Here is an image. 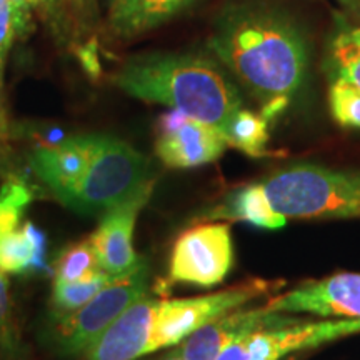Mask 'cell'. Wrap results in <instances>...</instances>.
<instances>
[{
    "label": "cell",
    "instance_id": "cell-32",
    "mask_svg": "<svg viewBox=\"0 0 360 360\" xmlns=\"http://www.w3.org/2000/svg\"><path fill=\"white\" fill-rule=\"evenodd\" d=\"M340 2L344 4V6L352 8V11H359V7H360V0H340Z\"/></svg>",
    "mask_w": 360,
    "mask_h": 360
},
{
    "label": "cell",
    "instance_id": "cell-9",
    "mask_svg": "<svg viewBox=\"0 0 360 360\" xmlns=\"http://www.w3.org/2000/svg\"><path fill=\"white\" fill-rule=\"evenodd\" d=\"M155 180L143 186L132 197L103 214L97 231L90 236L98 267L110 278L132 272L142 257L134 249V231L139 214L146 207L154 191Z\"/></svg>",
    "mask_w": 360,
    "mask_h": 360
},
{
    "label": "cell",
    "instance_id": "cell-5",
    "mask_svg": "<svg viewBox=\"0 0 360 360\" xmlns=\"http://www.w3.org/2000/svg\"><path fill=\"white\" fill-rule=\"evenodd\" d=\"M148 265L143 259L132 272L110 278L77 312L52 321V345L62 355L85 354L90 345L127 310L147 295Z\"/></svg>",
    "mask_w": 360,
    "mask_h": 360
},
{
    "label": "cell",
    "instance_id": "cell-31",
    "mask_svg": "<svg viewBox=\"0 0 360 360\" xmlns=\"http://www.w3.org/2000/svg\"><path fill=\"white\" fill-rule=\"evenodd\" d=\"M160 360H180V355H179V352H177V347H172V350L165 354L164 357H162Z\"/></svg>",
    "mask_w": 360,
    "mask_h": 360
},
{
    "label": "cell",
    "instance_id": "cell-4",
    "mask_svg": "<svg viewBox=\"0 0 360 360\" xmlns=\"http://www.w3.org/2000/svg\"><path fill=\"white\" fill-rule=\"evenodd\" d=\"M152 180L146 155L114 135L97 134L87 169L62 204L82 215H103Z\"/></svg>",
    "mask_w": 360,
    "mask_h": 360
},
{
    "label": "cell",
    "instance_id": "cell-19",
    "mask_svg": "<svg viewBox=\"0 0 360 360\" xmlns=\"http://www.w3.org/2000/svg\"><path fill=\"white\" fill-rule=\"evenodd\" d=\"M110 281L103 270H98L92 277L79 282H57L53 281L52 292V317H65L82 309L92 300L98 290Z\"/></svg>",
    "mask_w": 360,
    "mask_h": 360
},
{
    "label": "cell",
    "instance_id": "cell-16",
    "mask_svg": "<svg viewBox=\"0 0 360 360\" xmlns=\"http://www.w3.org/2000/svg\"><path fill=\"white\" fill-rule=\"evenodd\" d=\"M47 237L32 222H24L15 232L0 237V270L25 274L47 267Z\"/></svg>",
    "mask_w": 360,
    "mask_h": 360
},
{
    "label": "cell",
    "instance_id": "cell-18",
    "mask_svg": "<svg viewBox=\"0 0 360 360\" xmlns=\"http://www.w3.org/2000/svg\"><path fill=\"white\" fill-rule=\"evenodd\" d=\"M224 137L231 147H236L249 157L269 155V120L262 114L238 110L224 130Z\"/></svg>",
    "mask_w": 360,
    "mask_h": 360
},
{
    "label": "cell",
    "instance_id": "cell-8",
    "mask_svg": "<svg viewBox=\"0 0 360 360\" xmlns=\"http://www.w3.org/2000/svg\"><path fill=\"white\" fill-rule=\"evenodd\" d=\"M360 334V319L304 322L262 328L237 337L217 360H282L292 352L319 347L327 342Z\"/></svg>",
    "mask_w": 360,
    "mask_h": 360
},
{
    "label": "cell",
    "instance_id": "cell-15",
    "mask_svg": "<svg viewBox=\"0 0 360 360\" xmlns=\"http://www.w3.org/2000/svg\"><path fill=\"white\" fill-rule=\"evenodd\" d=\"M195 0H112L107 32L114 40H129L172 19Z\"/></svg>",
    "mask_w": 360,
    "mask_h": 360
},
{
    "label": "cell",
    "instance_id": "cell-30",
    "mask_svg": "<svg viewBox=\"0 0 360 360\" xmlns=\"http://www.w3.org/2000/svg\"><path fill=\"white\" fill-rule=\"evenodd\" d=\"M347 37H349L350 42H352L355 47H357L360 51V29L350 30V32H347Z\"/></svg>",
    "mask_w": 360,
    "mask_h": 360
},
{
    "label": "cell",
    "instance_id": "cell-2",
    "mask_svg": "<svg viewBox=\"0 0 360 360\" xmlns=\"http://www.w3.org/2000/svg\"><path fill=\"white\" fill-rule=\"evenodd\" d=\"M112 82L130 97L164 103L220 132L242 105L236 85L224 72L193 53L130 57L114 72Z\"/></svg>",
    "mask_w": 360,
    "mask_h": 360
},
{
    "label": "cell",
    "instance_id": "cell-6",
    "mask_svg": "<svg viewBox=\"0 0 360 360\" xmlns=\"http://www.w3.org/2000/svg\"><path fill=\"white\" fill-rule=\"evenodd\" d=\"M278 287V283L255 281L229 289L187 299H155L150 322L152 352L175 347L188 335L220 315L233 312Z\"/></svg>",
    "mask_w": 360,
    "mask_h": 360
},
{
    "label": "cell",
    "instance_id": "cell-1",
    "mask_svg": "<svg viewBox=\"0 0 360 360\" xmlns=\"http://www.w3.org/2000/svg\"><path fill=\"white\" fill-rule=\"evenodd\" d=\"M209 47L257 101L290 97L304 84L309 52L304 35L283 13L264 6L229 8Z\"/></svg>",
    "mask_w": 360,
    "mask_h": 360
},
{
    "label": "cell",
    "instance_id": "cell-28",
    "mask_svg": "<svg viewBox=\"0 0 360 360\" xmlns=\"http://www.w3.org/2000/svg\"><path fill=\"white\" fill-rule=\"evenodd\" d=\"M80 15H82L84 32L96 25L98 19V0H80Z\"/></svg>",
    "mask_w": 360,
    "mask_h": 360
},
{
    "label": "cell",
    "instance_id": "cell-3",
    "mask_svg": "<svg viewBox=\"0 0 360 360\" xmlns=\"http://www.w3.org/2000/svg\"><path fill=\"white\" fill-rule=\"evenodd\" d=\"M260 184L274 210L285 219L360 217V170L299 164L277 170Z\"/></svg>",
    "mask_w": 360,
    "mask_h": 360
},
{
    "label": "cell",
    "instance_id": "cell-29",
    "mask_svg": "<svg viewBox=\"0 0 360 360\" xmlns=\"http://www.w3.org/2000/svg\"><path fill=\"white\" fill-rule=\"evenodd\" d=\"M289 105V97H274L270 98L267 103H264L262 105V110H260V114H262L265 119L269 120H274L277 115H281L282 110H285V107Z\"/></svg>",
    "mask_w": 360,
    "mask_h": 360
},
{
    "label": "cell",
    "instance_id": "cell-26",
    "mask_svg": "<svg viewBox=\"0 0 360 360\" xmlns=\"http://www.w3.org/2000/svg\"><path fill=\"white\" fill-rule=\"evenodd\" d=\"M15 34L12 0H0V84H2V72L6 67L8 49H11Z\"/></svg>",
    "mask_w": 360,
    "mask_h": 360
},
{
    "label": "cell",
    "instance_id": "cell-13",
    "mask_svg": "<svg viewBox=\"0 0 360 360\" xmlns=\"http://www.w3.org/2000/svg\"><path fill=\"white\" fill-rule=\"evenodd\" d=\"M229 147L217 127L188 119L170 132L159 134L157 157L170 169H192L217 160Z\"/></svg>",
    "mask_w": 360,
    "mask_h": 360
},
{
    "label": "cell",
    "instance_id": "cell-11",
    "mask_svg": "<svg viewBox=\"0 0 360 360\" xmlns=\"http://www.w3.org/2000/svg\"><path fill=\"white\" fill-rule=\"evenodd\" d=\"M299 321L302 319L292 314L274 312L267 307L238 309L205 323L175 347H177L180 360H217L222 350L237 337L262 330V328L289 326Z\"/></svg>",
    "mask_w": 360,
    "mask_h": 360
},
{
    "label": "cell",
    "instance_id": "cell-24",
    "mask_svg": "<svg viewBox=\"0 0 360 360\" xmlns=\"http://www.w3.org/2000/svg\"><path fill=\"white\" fill-rule=\"evenodd\" d=\"M0 347L6 352H12L17 347V332L12 322L11 295H8V278L0 270Z\"/></svg>",
    "mask_w": 360,
    "mask_h": 360
},
{
    "label": "cell",
    "instance_id": "cell-23",
    "mask_svg": "<svg viewBox=\"0 0 360 360\" xmlns=\"http://www.w3.org/2000/svg\"><path fill=\"white\" fill-rule=\"evenodd\" d=\"M332 69L335 79H342L360 90V51L350 42L347 34L335 39L332 51Z\"/></svg>",
    "mask_w": 360,
    "mask_h": 360
},
{
    "label": "cell",
    "instance_id": "cell-27",
    "mask_svg": "<svg viewBox=\"0 0 360 360\" xmlns=\"http://www.w3.org/2000/svg\"><path fill=\"white\" fill-rule=\"evenodd\" d=\"M52 0H12L13 20H15V32L24 35L30 25V12L39 6L51 7Z\"/></svg>",
    "mask_w": 360,
    "mask_h": 360
},
{
    "label": "cell",
    "instance_id": "cell-7",
    "mask_svg": "<svg viewBox=\"0 0 360 360\" xmlns=\"http://www.w3.org/2000/svg\"><path fill=\"white\" fill-rule=\"evenodd\" d=\"M233 265L232 232L229 224H199L174 242L169 260L170 281L197 287H215Z\"/></svg>",
    "mask_w": 360,
    "mask_h": 360
},
{
    "label": "cell",
    "instance_id": "cell-20",
    "mask_svg": "<svg viewBox=\"0 0 360 360\" xmlns=\"http://www.w3.org/2000/svg\"><path fill=\"white\" fill-rule=\"evenodd\" d=\"M32 202V192L24 182L11 177L0 187V237L20 229L24 212Z\"/></svg>",
    "mask_w": 360,
    "mask_h": 360
},
{
    "label": "cell",
    "instance_id": "cell-22",
    "mask_svg": "<svg viewBox=\"0 0 360 360\" xmlns=\"http://www.w3.org/2000/svg\"><path fill=\"white\" fill-rule=\"evenodd\" d=\"M330 114L340 127L360 129V90L342 79H335L328 90Z\"/></svg>",
    "mask_w": 360,
    "mask_h": 360
},
{
    "label": "cell",
    "instance_id": "cell-10",
    "mask_svg": "<svg viewBox=\"0 0 360 360\" xmlns=\"http://www.w3.org/2000/svg\"><path fill=\"white\" fill-rule=\"evenodd\" d=\"M265 307L292 315L360 319V274L342 272L321 281L305 282L287 294L270 299Z\"/></svg>",
    "mask_w": 360,
    "mask_h": 360
},
{
    "label": "cell",
    "instance_id": "cell-21",
    "mask_svg": "<svg viewBox=\"0 0 360 360\" xmlns=\"http://www.w3.org/2000/svg\"><path fill=\"white\" fill-rule=\"evenodd\" d=\"M98 270V260L90 240L79 242L62 252L56 264L57 282H79L92 277Z\"/></svg>",
    "mask_w": 360,
    "mask_h": 360
},
{
    "label": "cell",
    "instance_id": "cell-17",
    "mask_svg": "<svg viewBox=\"0 0 360 360\" xmlns=\"http://www.w3.org/2000/svg\"><path fill=\"white\" fill-rule=\"evenodd\" d=\"M210 217L242 220L267 231H278L287 224V219L270 205L262 184H252L237 191L222 207L210 214Z\"/></svg>",
    "mask_w": 360,
    "mask_h": 360
},
{
    "label": "cell",
    "instance_id": "cell-14",
    "mask_svg": "<svg viewBox=\"0 0 360 360\" xmlns=\"http://www.w3.org/2000/svg\"><path fill=\"white\" fill-rule=\"evenodd\" d=\"M97 134L74 135L53 146L39 147L32 155V167L44 186L49 187L57 200H64L92 157Z\"/></svg>",
    "mask_w": 360,
    "mask_h": 360
},
{
    "label": "cell",
    "instance_id": "cell-12",
    "mask_svg": "<svg viewBox=\"0 0 360 360\" xmlns=\"http://www.w3.org/2000/svg\"><path fill=\"white\" fill-rule=\"evenodd\" d=\"M155 299L142 297L130 305L90 347L87 360H139L152 354L150 322Z\"/></svg>",
    "mask_w": 360,
    "mask_h": 360
},
{
    "label": "cell",
    "instance_id": "cell-25",
    "mask_svg": "<svg viewBox=\"0 0 360 360\" xmlns=\"http://www.w3.org/2000/svg\"><path fill=\"white\" fill-rule=\"evenodd\" d=\"M51 15L56 19L57 27L64 34H82V15H80V0H52L49 7Z\"/></svg>",
    "mask_w": 360,
    "mask_h": 360
}]
</instances>
